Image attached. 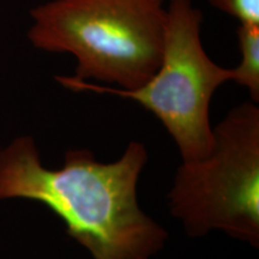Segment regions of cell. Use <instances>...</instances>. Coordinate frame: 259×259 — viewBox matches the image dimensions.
Here are the masks:
<instances>
[{"label":"cell","instance_id":"cell-1","mask_svg":"<svg viewBox=\"0 0 259 259\" xmlns=\"http://www.w3.org/2000/svg\"><path fill=\"white\" fill-rule=\"evenodd\" d=\"M148 160L145 145L132 141L114 162L97 161L89 149L78 148L50 169L34 139L18 137L0 150V200L44 204L93 259H153L168 233L139 206L138 181Z\"/></svg>","mask_w":259,"mask_h":259},{"label":"cell","instance_id":"cell-2","mask_svg":"<svg viewBox=\"0 0 259 259\" xmlns=\"http://www.w3.org/2000/svg\"><path fill=\"white\" fill-rule=\"evenodd\" d=\"M31 16V44L73 54V78L134 90L160 67L167 23L162 0H54Z\"/></svg>","mask_w":259,"mask_h":259},{"label":"cell","instance_id":"cell-3","mask_svg":"<svg viewBox=\"0 0 259 259\" xmlns=\"http://www.w3.org/2000/svg\"><path fill=\"white\" fill-rule=\"evenodd\" d=\"M205 157L183 161L167 194L168 208L184 231L200 238L226 233L259 246V108L234 107L212 127Z\"/></svg>","mask_w":259,"mask_h":259},{"label":"cell","instance_id":"cell-4","mask_svg":"<svg viewBox=\"0 0 259 259\" xmlns=\"http://www.w3.org/2000/svg\"><path fill=\"white\" fill-rule=\"evenodd\" d=\"M202 12L191 0H169L160 67L147 83L134 90L103 87L73 77H57L73 92L113 94L137 102L156 116L174 139L183 161L210 153L213 143L210 101L232 69L210 59L200 41Z\"/></svg>","mask_w":259,"mask_h":259},{"label":"cell","instance_id":"cell-5","mask_svg":"<svg viewBox=\"0 0 259 259\" xmlns=\"http://www.w3.org/2000/svg\"><path fill=\"white\" fill-rule=\"evenodd\" d=\"M241 61L232 69L233 82L244 87L250 93L252 102L259 101V25L240 24L238 31Z\"/></svg>","mask_w":259,"mask_h":259},{"label":"cell","instance_id":"cell-6","mask_svg":"<svg viewBox=\"0 0 259 259\" xmlns=\"http://www.w3.org/2000/svg\"><path fill=\"white\" fill-rule=\"evenodd\" d=\"M213 8L240 21L259 25V0H208Z\"/></svg>","mask_w":259,"mask_h":259}]
</instances>
